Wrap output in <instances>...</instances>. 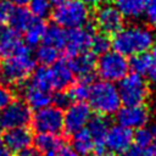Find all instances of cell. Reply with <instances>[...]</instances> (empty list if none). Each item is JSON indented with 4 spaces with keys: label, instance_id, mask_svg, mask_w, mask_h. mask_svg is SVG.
I'll return each mask as SVG.
<instances>
[{
    "label": "cell",
    "instance_id": "6da1fadb",
    "mask_svg": "<svg viewBox=\"0 0 156 156\" xmlns=\"http://www.w3.org/2000/svg\"><path fill=\"white\" fill-rule=\"evenodd\" d=\"M155 43L154 32L144 24H129L113 34L111 48L123 56L149 51Z\"/></svg>",
    "mask_w": 156,
    "mask_h": 156
},
{
    "label": "cell",
    "instance_id": "7a4b0ae2",
    "mask_svg": "<svg viewBox=\"0 0 156 156\" xmlns=\"http://www.w3.org/2000/svg\"><path fill=\"white\" fill-rule=\"evenodd\" d=\"M35 68V58L30 46L24 44L15 55L0 62V82L5 87H20Z\"/></svg>",
    "mask_w": 156,
    "mask_h": 156
},
{
    "label": "cell",
    "instance_id": "3957f363",
    "mask_svg": "<svg viewBox=\"0 0 156 156\" xmlns=\"http://www.w3.org/2000/svg\"><path fill=\"white\" fill-rule=\"evenodd\" d=\"M87 100L93 111L106 117L115 115L122 105L117 85L102 79L93 82Z\"/></svg>",
    "mask_w": 156,
    "mask_h": 156
},
{
    "label": "cell",
    "instance_id": "277c9868",
    "mask_svg": "<svg viewBox=\"0 0 156 156\" xmlns=\"http://www.w3.org/2000/svg\"><path fill=\"white\" fill-rule=\"evenodd\" d=\"M51 17L55 24L65 29L79 28L89 24L90 10L89 6L80 0H68L55 5Z\"/></svg>",
    "mask_w": 156,
    "mask_h": 156
},
{
    "label": "cell",
    "instance_id": "5b68a950",
    "mask_svg": "<svg viewBox=\"0 0 156 156\" xmlns=\"http://www.w3.org/2000/svg\"><path fill=\"white\" fill-rule=\"evenodd\" d=\"M95 72L102 80L118 82L129 72V61L127 56L108 50L102 55H99L95 62Z\"/></svg>",
    "mask_w": 156,
    "mask_h": 156
},
{
    "label": "cell",
    "instance_id": "8992f818",
    "mask_svg": "<svg viewBox=\"0 0 156 156\" xmlns=\"http://www.w3.org/2000/svg\"><path fill=\"white\" fill-rule=\"evenodd\" d=\"M117 89L122 105L145 104L150 93L145 77L134 72H128L121 80H118Z\"/></svg>",
    "mask_w": 156,
    "mask_h": 156
},
{
    "label": "cell",
    "instance_id": "52a82bcc",
    "mask_svg": "<svg viewBox=\"0 0 156 156\" xmlns=\"http://www.w3.org/2000/svg\"><path fill=\"white\" fill-rule=\"evenodd\" d=\"M30 124L37 134L60 135L63 132V112L54 105L38 108L32 115Z\"/></svg>",
    "mask_w": 156,
    "mask_h": 156
},
{
    "label": "cell",
    "instance_id": "ba28073f",
    "mask_svg": "<svg viewBox=\"0 0 156 156\" xmlns=\"http://www.w3.org/2000/svg\"><path fill=\"white\" fill-rule=\"evenodd\" d=\"M30 107L23 100H11L0 111V128L11 129L27 127L30 123Z\"/></svg>",
    "mask_w": 156,
    "mask_h": 156
},
{
    "label": "cell",
    "instance_id": "9c48e42d",
    "mask_svg": "<svg viewBox=\"0 0 156 156\" xmlns=\"http://www.w3.org/2000/svg\"><path fill=\"white\" fill-rule=\"evenodd\" d=\"M91 118V108L85 101H74L63 112V132L73 135L87 127Z\"/></svg>",
    "mask_w": 156,
    "mask_h": 156
},
{
    "label": "cell",
    "instance_id": "30bf717a",
    "mask_svg": "<svg viewBox=\"0 0 156 156\" xmlns=\"http://www.w3.org/2000/svg\"><path fill=\"white\" fill-rule=\"evenodd\" d=\"M93 35L94 32L88 24L79 28L66 29V39L63 44L65 54L71 57L89 51Z\"/></svg>",
    "mask_w": 156,
    "mask_h": 156
},
{
    "label": "cell",
    "instance_id": "8fae6325",
    "mask_svg": "<svg viewBox=\"0 0 156 156\" xmlns=\"http://www.w3.org/2000/svg\"><path fill=\"white\" fill-rule=\"evenodd\" d=\"M95 24L106 35H113L124 26V18L115 5H99L95 12Z\"/></svg>",
    "mask_w": 156,
    "mask_h": 156
},
{
    "label": "cell",
    "instance_id": "7c38bea8",
    "mask_svg": "<svg viewBox=\"0 0 156 156\" xmlns=\"http://www.w3.org/2000/svg\"><path fill=\"white\" fill-rule=\"evenodd\" d=\"M115 115L117 124L129 129H138L144 127L150 119V110L145 104L124 105L123 107H119Z\"/></svg>",
    "mask_w": 156,
    "mask_h": 156
},
{
    "label": "cell",
    "instance_id": "4fadbf2b",
    "mask_svg": "<svg viewBox=\"0 0 156 156\" xmlns=\"http://www.w3.org/2000/svg\"><path fill=\"white\" fill-rule=\"evenodd\" d=\"M133 144V132L119 124L110 126L105 136V149L108 154L121 155Z\"/></svg>",
    "mask_w": 156,
    "mask_h": 156
},
{
    "label": "cell",
    "instance_id": "5bb4252c",
    "mask_svg": "<svg viewBox=\"0 0 156 156\" xmlns=\"http://www.w3.org/2000/svg\"><path fill=\"white\" fill-rule=\"evenodd\" d=\"M110 128V121L106 116L96 115L91 116L87 124V129L89 130L93 141H94V151L96 156H104L106 154L105 149V136Z\"/></svg>",
    "mask_w": 156,
    "mask_h": 156
},
{
    "label": "cell",
    "instance_id": "9a60e30c",
    "mask_svg": "<svg viewBox=\"0 0 156 156\" xmlns=\"http://www.w3.org/2000/svg\"><path fill=\"white\" fill-rule=\"evenodd\" d=\"M50 79H51V89L55 91L66 90L74 82V74L65 60H57L50 67Z\"/></svg>",
    "mask_w": 156,
    "mask_h": 156
},
{
    "label": "cell",
    "instance_id": "2e32d148",
    "mask_svg": "<svg viewBox=\"0 0 156 156\" xmlns=\"http://www.w3.org/2000/svg\"><path fill=\"white\" fill-rule=\"evenodd\" d=\"M21 94L24 99V102L33 110H38L45 106L51 105L52 101V95L50 91L40 89L29 82H23L21 85Z\"/></svg>",
    "mask_w": 156,
    "mask_h": 156
},
{
    "label": "cell",
    "instance_id": "e0dca14e",
    "mask_svg": "<svg viewBox=\"0 0 156 156\" xmlns=\"http://www.w3.org/2000/svg\"><path fill=\"white\" fill-rule=\"evenodd\" d=\"M4 145L12 152H18L26 147H29L33 143V134L32 130L27 127H17L6 129L4 136Z\"/></svg>",
    "mask_w": 156,
    "mask_h": 156
},
{
    "label": "cell",
    "instance_id": "ac0fdd59",
    "mask_svg": "<svg viewBox=\"0 0 156 156\" xmlns=\"http://www.w3.org/2000/svg\"><path fill=\"white\" fill-rule=\"evenodd\" d=\"M35 149H38L44 156H57L63 149L65 141L60 135L55 134H38L33 138Z\"/></svg>",
    "mask_w": 156,
    "mask_h": 156
},
{
    "label": "cell",
    "instance_id": "d6986e66",
    "mask_svg": "<svg viewBox=\"0 0 156 156\" xmlns=\"http://www.w3.org/2000/svg\"><path fill=\"white\" fill-rule=\"evenodd\" d=\"M67 62L74 76L84 77V76H90L94 73L96 58L94 54L87 51V52L68 57Z\"/></svg>",
    "mask_w": 156,
    "mask_h": 156
},
{
    "label": "cell",
    "instance_id": "ffe728a7",
    "mask_svg": "<svg viewBox=\"0 0 156 156\" xmlns=\"http://www.w3.org/2000/svg\"><path fill=\"white\" fill-rule=\"evenodd\" d=\"M26 43L22 40L18 32L10 29H4L0 35V57L5 58L15 55Z\"/></svg>",
    "mask_w": 156,
    "mask_h": 156
},
{
    "label": "cell",
    "instance_id": "44dd1931",
    "mask_svg": "<svg viewBox=\"0 0 156 156\" xmlns=\"http://www.w3.org/2000/svg\"><path fill=\"white\" fill-rule=\"evenodd\" d=\"M147 0H116L115 6L123 18L138 20L144 15Z\"/></svg>",
    "mask_w": 156,
    "mask_h": 156
},
{
    "label": "cell",
    "instance_id": "7402d4cb",
    "mask_svg": "<svg viewBox=\"0 0 156 156\" xmlns=\"http://www.w3.org/2000/svg\"><path fill=\"white\" fill-rule=\"evenodd\" d=\"M72 149L78 156H89L94 151V141L87 127L72 135Z\"/></svg>",
    "mask_w": 156,
    "mask_h": 156
},
{
    "label": "cell",
    "instance_id": "603a6c76",
    "mask_svg": "<svg viewBox=\"0 0 156 156\" xmlns=\"http://www.w3.org/2000/svg\"><path fill=\"white\" fill-rule=\"evenodd\" d=\"M94 82V76H84V77H78V80L73 82L68 89L67 93L69 94L72 101H85L88 99L90 87Z\"/></svg>",
    "mask_w": 156,
    "mask_h": 156
},
{
    "label": "cell",
    "instance_id": "cb8c5ba5",
    "mask_svg": "<svg viewBox=\"0 0 156 156\" xmlns=\"http://www.w3.org/2000/svg\"><path fill=\"white\" fill-rule=\"evenodd\" d=\"M46 24L41 18L34 17L28 27L24 29V43L28 46H38L44 38Z\"/></svg>",
    "mask_w": 156,
    "mask_h": 156
},
{
    "label": "cell",
    "instance_id": "d4e9b609",
    "mask_svg": "<svg viewBox=\"0 0 156 156\" xmlns=\"http://www.w3.org/2000/svg\"><path fill=\"white\" fill-rule=\"evenodd\" d=\"M33 18L34 16L24 6H15L7 22L10 23L13 30L20 33V32H24V29L28 27V24L32 22Z\"/></svg>",
    "mask_w": 156,
    "mask_h": 156
},
{
    "label": "cell",
    "instance_id": "484cf974",
    "mask_svg": "<svg viewBox=\"0 0 156 156\" xmlns=\"http://www.w3.org/2000/svg\"><path fill=\"white\" fill-rule=\"evenodd\" d=\"M65 39H66V29L57 26V24H52V26H46L45 29V34L43 38V41L45 44H49L58 50L63 49V44H65Z\"/></svg>",
    "mask_w": 156,
    "mask_h": 156
},
{
    "label": "cell",
    "instance_id": "4316f807",
    "mask_svg": "<svg viewBox=\"0 0 156 156\" xmlns=\"http://www.w3.org/2000/svg\"><path fill=\"white\" fill-rule=\"evenodd\" d=\"M35 60L43 66H51L54 62L60 60V50L43 43L35 50Z\"/></svg>",
    "mask_w": 156,
    "mask_h": 156
},
{
    "label": "cell",
    "instance_id": "83f0119b",
    "mask_svg": "<svg viewBox=\"0 0 156 156\" xmlns=\"http://www.w3.org/2000/svg\"><path fill=\"white\" fill-rule=\"evenodd\" d=\"M29 83L40 88V89H44V90H48V91H51V79H50V69H49V66H40L38 68H34L33 72L30 73V79H29Z\"/></svg>",
    "mask_w": 156,
    "mask_h": 156
},
{
    "label": "cell",
    "instance_id": "f1b7e54d",
    "mask_svg": "<svg viewBox=\"0 0 156 156\" xmlns=\"http://www.w3.org/2000/svg\"><path fill=\"white\" fill-rule=\"evenodd\" d=\"M130 61H129V69H132L134 73H138L140 76H146L150 66H151V56L149 51L145 52H140V54H135L133 56H130Z\"/></svg>",
    "mask_w": 156,
    "mask_h": 156
},
{
    "label": "cell",
    "instance_id": "f546056e",
    "mask_svg": "<svg viewBox=\"0 0 156 156\" xmlns=\"http://www.w3.org/2000/svg\"><path fill=\"white\" fill-rule=\"evenodd\" d=\"M156 140V129L150 127H140L133 133V145L139 147H145Z\"/></svg>",
    "mask_w": 156,
    "mask_h": 156
},
{
    "label": "cell",
    "instance_id": "4dcf8cb0",
    "mask_svg": "<svg viewBox=\"0 0 156 156\" xmlns=\"http://www.w3.org/2000/svg\"><path fill=\"white\" fill-rule=\"evenodd\" d=\"M111 49V40L108 38V35L104 34V33H98L93 35V39H91V43H90V50H91V54L94 55H102L104 52L108 51Z\"/></svg>",
    "mask_w": 156,
    "mask_h": 156
},
{
    "label": "cell",
    "instance_id": "1f68e13d",
    "mask_svg": "<svg viewBox=\"0 0 156 156\" xmlns=\"http://www.w3.org/2000/svg\"><path fill=\"white\" fill-rule=\"evenodd\" d=\"M29 11L37 18H44L51 12L50 0H29Z\"/></svg>",
    "mask_w": 156,
    "mask_h": 156
},
{
    "label": "cell",
    "instance_id": "d6a6232c",
    "mask_svg": "<svg viewBox=\"0 0 156 156\" xmlns=\"http://www.w3.org/2000/svg\"><path fill=\"white\" fill-rule=\"evenodd\" d=\"M119 156H156V140L145 147H139L132 144V146Z\"/></svg>",
    "mask_w": 156,
    "mask_h": 156
},
{
    "label": "cell",
    "instance_id": "836d02e7",
    "mask_svg": "<svg viewBox=\"0 0 156 156\" xmlns=\"http://www.w3.org/2000/svg\"><path fill=\"white\" fill-rule=\"evenodd\" d=\"M54 102V106L58 107V108H66L68 107L73 101L69 96V94L67 93V89L66 90H60V91H56L55 95H52V101Z\"/></svg>",
    "mask_w": 156,
    "mask_h": 156
},
{
    "label": "cell",
    "instance_id": "e575fe53",
    "mask_svg": "<svg viewBox=\"0 0 156 156\" xmlns=\"http://www.w3.org/2000/svg\"><path fill=\"white\" fill-rule=\"evenodd\" d=\"M144 15L150 26L156 27V0H147Z\"/></svg>",
    "mask_w": 156,
    "mask_h": 156
},
{
    "label": "cell",
    "instance_id": "d590c367",
    "mask_svg": "<svg viewBox=\"0 0 156 156\" xmlns=\"http://www.w3.org/2000/svg\"><path fill=\"white\" fill-rule=\"evenodd\" d=\"M15 5L9 0H0V22H7Z\"/></svg>",
    "mask_w": 156,
    "mask_h": 156
},
{
    "label": "cell",
    "instance_id": "8d00e7d4",
    "mask_svg": "<svg viewBox=\"0 0 156 156\" xmlns=\"http://www.w3.org/2000/svg\"><path fill=\"white\" fill-rule=\"evenodd\" d=\"M150 56H151V66L146 73V77L149 78L150 82L156 84V45H154L150 49Z\"/></svg>",
    "mask_w": 156,
    "mask_h": 156
},
{
    "label": "cell",
    "instance_id": "74e56055",
    "mask_svg": "<svg viewBox=\"0 0 156 156\" xmlns=\"http://www.w3.org/2000/svg\"><path fill=\"white\" fill-rule=\"evenodd\" d=\"M13 99L12 91L5 87V85H0V111Z\"/></svg>",
    "mask_w": 156,
    "mask_h": 156
},
{
    "label": "cell",
    "instance_id": "f35d334b",
    "mask_svg": "<svg viewBox=\"0 0 156 156\" xmlns=\"http://www.w3.org/2000/svg\"><path fill=\"white\" fill-rule=\"evenodd\" d=\"M16 156H44V155H43L38 149L29 146V147H26V149L18 151Z\"/></svg>",
    "mask_w": 156,
    "mask_h": 156
},
{
    "label": "cell",
    "instance_id": "ab89813d",
    "mask_svg": "<svg viewBox=\"0 0 156 156\" xmlns=\"http://www.w3.org/2000/svg\"><path fill=\"white\" fill-rule=\"evenodd\" d=\"M0 156H12L11 151L4 144H1V143H0Z\"/></svg>",
    "mask_w": 156,
    "mask_h": 156
},
{
    "label": "cell",
    "instance_id": "60d3db41",
    "mask_svg": "<svg viewBox=\"0 0 156 156\" xmlns=\"http://www.w3.org/2000/svg\"><path fill=\"white\" fill-rule=\"evenodd\" d=\"M88 6H99L104 0H80Z\"/></svg>",
    "mask_w": 156,
    "mask_h": 156
},
{
    "label": "cell",
    "instance_id": "b9f144b4",
    "mask_svg": "<svg viewBox=\"0 0 156 156\" xmlns=\"http://www.w3.org/2000/svg\"><path fill=\"white\" fill-rule=\"evenodd\" d=\"M9 1L16 6H24V5H28L29 2V0H9Z\"/></svg>",
    "mask_w": 156,
    "mask_h": 156
},
{
    "label": "cell",
    "instance_id": "7bdbcfd3",
    "mask_svg": "<svg viewBox=\"0 0 156 156\" xmlns=\"http://www.w3.org/2000/svg\"><path fill=\"white\" fill-rule=\"evenodd\" d=\"M50 1H51V4H54V5H58V4H62V2L68 1V0H50Z\"/></svg>",
    "mask_w": 156,
    "mask_h": 156
},
{
    "label": "cell",
    "instance_id": "ee69618b",
    "mask_svg": "<svg viewBox=\"0 0 156 156\" xmlns=\"http://www.w3.org/2000/svg\"><path fill=\"white\" fill-rule=\"evenodd\" d=\"M2 32H4V27H2V22H0V35L2 34Z\"/></svg>",
    "mask_w": 156,
    "mask_h": 156
},
{
    "label": "cell",
    "instance_id": "f6af8a7d",
    "mask_svg": "<svg viewBox=\"0 0 156 156\" xmlns=\"http://www.w3.org/2000/svg\"><path fill=\"white\" fill-rule=\"evenodd\" d=\"M154 121H155V129H156V113H155V119Z\"/></svg>",
    "mask_w": 156,
    "mask_h": 156
},
{
    "label": "cell",
    "instance_id": "bcb514c9",
    "mask_svg": "<svg viewBox=\"0 0 156 156\" xmlns=\"http://www.w3.org/2000/svg\"><path fill=\"white\" fill-rule=\"evenodd\" d=\"M155 39H156V33H155Z\"/></svg>",
    "mask_w": 156,
    "mask_h": 156
}]
</instances>
